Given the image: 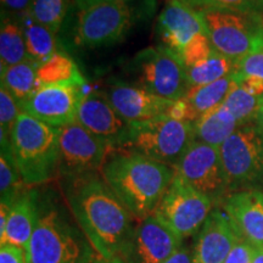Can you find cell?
Returning a JSON list of instances; mask_svg holds the SVG:
<instances>
[{
  "label": "cell",
  "mask_w": 263,
  "mask_h": 263,
  "mask_svg": "<svg viewBox=\"0 0 263 263\" xmlns=\"http://www.w3.org/2000/svg\"><path fill=\"white\" fill-rule=\"evenodd\" d=\"M62 189L76 221L99 257L121 259L136 227L132 213L103 176L91 172L65 177Z\"/></svg>",
  "instance_id": "6da1fadb"
},
{
  "label": "cell",
  "mask_w": 263,
  "mask_h": 263,
  "mask_svg": "<svg viewBox=\"0 0 263 263\" xmlns=\"http://www.w3.org/2000/svg\"><path fill=\"white\" fill-rule=\"evenodd\" d=\"M174 174L173 167L129 151L108 157L101 168L105 182L138 221L153 215Z\"/></svg>",
  "instance_id": "7a4b0ae2"
},
{
  "label": "cell",
  "mask_w": 263,
  "mask_h": 263,
  "mask_svg": "<svg viewBox=\"0 0 263 263\" xmlns=\"http://www.w3.org/2000/svg\"><path fill=\"white\" fill-rule=\"evenodd\" d=\"M10 141L26 185L44 184L59 174V128L21 112L12 128Z\"/></svg>",
  "instance_id": "3957f363"
},
{
  "label": "cell",
  "mask_w": 263,
  "mask_h": 263,
  "mask_svg": "<svg viewBox=\"0 0 263 263\" xmlns=\"http://www.w3.org/2000/svg\"><path fill=\"white\" fill-rule=\"evenodd\" d=\"M27 263H93V246L55 205L39 200L37 224L26 249Z\"/></svg>",
  "instance_id": "277c9868"
},
{
  "label": "cell",
  "mask_w": 263,
  "mask_h": 263,
  "mask_svg": "<svg viewBox=\"0 0 263 263\" xmlns=\"http://www.w3.org/2000/svg\"><path fill=\"white\" fill-rule=\"evenodd\" d=\"M195 141L194 123L170 115L129 123V132L121 151L140 154L174 167Z\"/></svg>",
  "instance_id": "5b68a950"
},
{
  "label": "cell",
  "mask_w": 263,
  "mask_h": 263,
  "mask_svg": "<svg viewBox=\"0 0 263 263\" xmlns=\"http://www.w3.org/2000/svg\"><path fill=\"white\" fill-rule=\"evenodd\" d=\"M212 47L238 62L263 45V16L226 9L199 10Z\"/></svg>",
  "instance_id": "8992f818"
},
{
  "label": "cell",
  "mask_w": 263,
  "mask_h": 263,
  "mask_svg": "<svg viewBox=\"0 0 263 263\" xmlns=\"http://www.w3.org/2000/svg\"><path fill=\"white\" fill-rule=\"evenodd\" d=\"M229 192L263 185V134L256 122L240 126L219 146Z\"/></svg>",
  "instance_id": "52a82bcc"
},
{
  "label": "cell",
  "mask_w": 263,
  "mask_h": 263,
  "mask_svg": "<svg viewBox=\"0 0 263 263\" xmlns=\"http://www.w3.org/2000/svg\"><path fill=\"white\" fill-rule=\"evenodd\" d=\"M132 68L140 87L161 98L178 101L189 93L186 67L171 49L157 45L138 52Z\"/></svg>",
  "instance_id": "ba28073f"
},
{
  "label": "cell",
  "mask_w": 263,
  "mask_h": 263,
  "mask_svg": "<svg viewBox=\"0 0 263 263\" xmlns=\"http://www.w3.org/2000/svg\"><path fill=\"white\" fill-rule=\"evenodd\" d=\"M74 42L78 47L99 49L116 44L126 37L134 21L127 2H108L77 9Z\"/></svg>",
  "instance_id": "9c48e42d"
},
{
  "label": "cell",
  "mask_w": 263,
  "mask_h": 263,
  "mask_svg": "<svg viewBox=\"0 0 263 263\" xmlns=\"http://www.w3.org/2000/svg\"><path fill=\"white\" fill-rule=\"evenodd\" d=\"M213 206L209 197L174 174L153 216L183 240L201 229Z\"/></svg>",
  "instance_id": "30bf717a"
},
{
  "label": "cell",
  "mask_w": 263,
  "mask_h": 263,
  "mask_svg": "<svg viewBox=\"0 0 263 263\" xmlns=\"http://www.w3.org/2000/svg\"><path fill=\"white\" fill-rule=\"evenodd\" d=\"M174 173L194 189L217 203L228 196L229 188L219 147L195 140L173 167Z\"/></svg>",
  "instance_id": "8fae6325"
},
{
  "label": "cell",
  "mask_w": 263,
  "mask_h": 263,
  "mask_svg": "<svg viewBox=\"0 0 263 263\" xmlns=\"http://www.w3.org/2000/svg\"><path fill=\"white\" fill-rule=\"evenodd\" d=\"M87 93L85 80L42 85L20 104V108L42 122L60 128L76 122L78 107Z\"/></svg>",
  "instance_id": "7c38bea8"
},
{
  "label": "cell",
  "mask_w": 263,
  "mask_h": 263,
  "mask_svg": "<svg viewBox=\"0 0 263 263\" xmlns=\"http://www.w3.org/2000/svg\"><path fill=\"white\" fill-rule=\"evenodd\" d=\"M60 129L61 178L97 172L103 168L111 147L103 139L94 136L78 122L66 124Z\"/></svg>",
  "instance_id": "4fadbf2b"
},
{
  "label": "cell",
  "mask_w": 263,
  "mask_h": 263,
  "mask_svg": "<svg viewBox=\"0 0 263 263\" xmlns=\"http://www.w3.org/2000/svg\"><path fill=\"white\" fill-rule=\"evenodd\" d=\"M76 122L103 139L112 150L122 149L129 132V123L117 112L105 93L95 90L88 91L82 99Z\"/></svg>",
  "instance_id": "5bb4252c"
},
{
  "label": "cell",
  "mask_w": 263,
  "mask_h": 263,
  "mask_svg": "<svg viewBox=\"0 0 263 263\" xmlns=\"http://www.w3.org/2000/svg\"><path fill=\"white\" fill-rule=\"evenodd\" d=\"M180 241L151 215L134 228L121 259L124 263H164L180 248Z\"/></svg>",
  "instance_id": "9a60e30c"
},
{
  "label": "cell",
  "mask_w": 263,
  "mask_h": 263,
  "mask_svg": "<svg viewBox=\"0 0 263 263\" xmlns=\"http://www.w3.org/2000/svg\"><path fill=\"white\" fill-rule=\"evenodd\" d=\"M156 32L163 47L182 58L185 48L194 38L207 34L199 10L193 9L183 0H170L156 24Z\"/></svg>",
  "instance_id": "2e32d148"
},
{
  "label": "cell",
  "mask_w": 263,
  "mask_h": 263,
  "mask_svg": "<svg viewBox=\"0 0 263 263\" xmlns=\"http://www.w3.org/2000/svg\"><path fill=\"white\" fill-rule=\"evenodd\" d=\"M108 101L128 123L170 115L176 101L150 93L139 84L117 82L105 91Z\"/></svg>",
  "instance_id": "e0dca14e"
},
{
  "label": "cell",
  "mask_w": 263,
  "mask_h": 263,
  "mask_svg": "<svg viewBox=\"0 0 263 263\" xmlns=\"http://www.w3.org/2000/svg\"><path fill=\"white\" fill-rule=\"evenodd\" d=\"M240 239L241 236L227 213L213 209L200 229L193 263H224Z\"/></svg>",
  "instance_id": "ac0fdd59"
},
{
  "label": "cell",
  "mask_w": 263,
  "mask_h": 263,
  "mask_svg": "<svg viewBox=\"0 0 263 263\" xmlns=\"http://www.w3.org/2000/svg\"><path fill=\"white\" fill-rule=\"evenodd\" d=\"M223 210L238 230L241 239L254 246H263V193L242 190L229 194Z\"/></svg>",
  "instance_id": "d6986e66"
},
{
  "label": "cell",
  "mask_w": 263,
  "mask_h": 263,
  "mask_svg": "<svg viewBox=\"0 0 263 263\" xmlns=\"http://www.w3.org/2000/svg\"><path fill=\"white\" fill-rule=\"evenodd\" d=\"M235 84L236 82L232 73L215 83L190 89L185 97L176 101L170 116L193 123L196 122L205 115L221 106Z\"/></svg>",
  "instance_id": "ffe728a7"
},
{
  "label": "cell",
  "mask_w": 263,
  "mask_h": 263,
  "mask_svg": "<svg viewBox=\"0 0 263 263\" xmlns=\"http://www.w3.org/2000/svg\"><path fill=\"white\" fill-rule=\"evenodd\" d=\"M38 209V193L35 190H25L10 210L5 233L0 238V245H14L26 251L37 224Z\"/></svg>",
  "instance_id": "44dd1931"
},
{
  "label": "cell",
  "mask_w": 263,
  "mask_h": 263,
  "mask_svg": "<svg viewBox=\"0 0 263 263\" xmlns=\"http://www.w3.org/2000/svg\"><path fill=\"white\" fill-rule=\"evenodd\" d=\"M239 127L234 115L221 105L194 122L195 140L219 147Z\"/></svg>",
  "instance_id": "7402d4cb"
},
{
  "label": "cell",
  "mask_w": 263,
  "mask_h": 263,
  "mask_svg": "<svg viewBox=\"0 0 263 263\" xmlns=\"http://www.w3.org/2000/svg\"><path fill=\"white\" fill-rule=\"evenodd\" d=\"M28 60L21 21L17 15L2 10L0 22V70Z\"/></svg>",
  "instance_id": "603a6c76"
},
{
  "label": "cell",
  "mask_w": 263,
  "mask_h": 263,
  "mask_svg": "<svg viewBox=\"0 0 263 263\" xmlns=\"http://www.w3.org/2000/svg\"><path fill=\"white\" fill-rule=\"evenodd\" d=\"M22 29L27 48L28 60L34 64L41 65L47 61L51 55L58 50L57 34L50 29L41 24H38L34 18L29 15V12L20 15Z\"/></svg>",
  "instance_id": "cb8c5ba5"
},
{
  "label": "cell",
  "mask_w": 263,
  "mask_h": 263,
  "mask_svg": "<svg viewBox=\"0 0 263 263\" xmlns=\"http://www.w3.org/2000/svg\"><path fill=\"white\" fill-rule=\"evenodd\" d=\"M22 180L12 153L10 138L0 134V199L3 203L14 205L17 197L25 192Z\"/></svg>",
  "instance_id": "d4e9b609"
},
{
  "label": "cell",
  "mask_w": 263,
  "mask_h": 263,
  "mask_svg": "<svg viewBox=\"0 0 263 263\" xmlns=\"http://www.w3.org/2000/svg\"><path fill=\"white\" fill-rule=\"evenodd\" d=\"M38 65L26 60L2 68V85L17 100L18 105L38 89Z\"/></svg>",
  "instance_id": "484cf974"
},
{
  "label": "cell",
  "mask_w": 263,
  "mask_h": 263,
  "mask_svg": "<svg viewBox=\"0 0 263 263\" xmlns=\"http://www.w3.org/2000/svg\"><path fill=\"white\" fill-rule=\"evenodd\" d=\"M235 70V62L229 58L219 54L217 50L202 61L186 67V76L190 89L215 83L227 76L232 74Z\"/></svg>",
  "instance_id": "4316f807"
},
{
  "label": "cell",
  "mask_w": 263,
  "mask_h": 263,
  "mask_svg": "<svg viewBox=\"0 0 263 263\" xmlns=\"http://www.w3.org/2000/svg\"><path fill=\"white\" fill-rule=\"evenodd\" d=\"M37 74L39 87L84 80L73 59L62 51H57L47 61L38 65Z\"/></svg>",
  "instance_id": "83f0119b"
},
{
  "label": "cell",
  "mask_w": 263,
  "mask_h": 263,
  "mask_svg": "<svg viewBox=\"0 0 263 263\" xmlns=\"http://www.w3.org/2000/svg\"><path fill=\"white\" fill-rule=\"evenodd\" d=\"M222 105L234 115L240 126H244L256 122L259 107L263 105V97L250 93L236 83Z\"/></svg>",
  "instance_id": "f1b7e54d"
},
{
  "label": "cell",
  "mask_w": 263,
  "mask_h": 263,
  "mask_svg": "<svg viewBox=\"0 0 263 263\" xmlns=\"http://www.w3.org/2000/svg\"><path fill=\"white\" fill-rule=\"evenodd\" d=\"M72 0H32L28 12L38 24L58 34L67 18Z\"/></svg>",
  "instance_id": "f546056e"
},
{
  "label": "cell",
  "mask_w": 263,
  "mask_h": 263,
  "mask_svg": "<svg viewBox=\"0 0 263 263\" xmlns=\"http://www.w3.org/2000/svg\"><path fill=\"white\" fill-rule=\"evenodd\" d=\"M195 10L226 9L263 16V0H183Z\"/></svg>",
  "instance_id": "4dcf8cb0"
},
{
  "label": "cell",
  "mask_w": 263,
  "mask_h": 263,
  "mask_svg": "<svg viewBox=\"0 0 263 263\" xmlns=\"http://www.w3.org/2000/svg\"><path fill=\"white\" fill-rule=\"evenodd\" d=\"M17 100L0 85V134L10 138L12 128L21 114Z\"/></svg>",
  "instance_id": "1f68e13d"
},
{
  "label": "cell",
  "mask_w": 263,
  "mask_h": 263,
  "mask_svg": "<svg viewBox=\"0 0 263 263\" xmlns=\"http://www.w3.org/2000/svg\"><path fill=\"white\" fill-rule=\"evenodd\" d=\"M233 77L235 81L250 77L263 81V45L256 51L236 62Z\"/></svg>",
  "instance_id": "d6a6232c"
},
{
  "label": "cell",
  "mask_w": 263,
  "mask_h": 263,
  "mask_svg": "<svg viewBox=\"0 0 263 263\" xmlns=\"http://www.w3.org/2000/svg\"><path fill=\"white\" fill-rule=\"evenodd\" d=\"M213 50H215V48L212 47L209 35L200 34L194 38L188 47L185 48L182 60L184 61L185 67H189V66L195 65L197 62L202 61L203 59L210 57Z\"/></svg>",
  "instance_id": "836d02e7"
},
{
  "label": "cell",
  "mask_w": 263,
  "mask_h": 263,
  "mask_svg": "<svg viewBox=\"0 0 263 263\" xmlns=\"http://www.w3.org/2000/svg\"><path fill=\"white\" fill-rule=\"evenodd\" d=\"M255 255V246L244 239H240L230 250L224 263H252Z\"/></svg>",
  "instance_id": "e575fe53"
},
{
  "label": "cell",
  "mask_w": 263,
  "mask_h": 263,
  "mask_svg": "<svg viewBox=\"0 0 263 263\" xmlns=\"http://www.w3.org/2000/svg\"><path fill=\"white\" fill-rule=\"evenodd\" d=\"M0 263H27L26 251L14 245H2V248H0Z\"/></svg>",
  "instance_id": "d590c367"
},
{
  "label": "cell",
  "mask_w": 263,
  "mask_h": 263,
  "mask_svg": "<svg viewBox=\"0 0 263 263\" xmlns=\"http://www.w3.org/2000/svg\"><path fill=\"white\" fill-rule=\"evenodd\" d=\"M31 4L32 0H2V10L20 16L28 11Z\"/></svg>",
  "instance_id": "8d00e7d4"
},
{
  "label": "cell",
  "mask_w": 263,
  "mask_h": 263,
  "mask_svg": "<svg viewBox=\"0 0 263 263\" xmlns=\"http://www.w3.org/2000/svg\"><path fill=\"white\" fill-rule=\"evenodd\" d=\"M164 263H193V256L190 255L188 249L180 246Z\"/></svg>",
  "instance_id": "74e56055"
},
{
  "label": "cell",
  "mask_w": 263,
  "mask_h": 263,
  "mask_svg": "<svg viewBox=\"0 0 263 263\" xmlns=\"http://www.w3.org/2000/svg\"><path fill=\"white\" fill-rule=\"evenodd\" d=\"M74 5L77 9H84L88 6L99 4V3H108V2H128V0H73Z\"/></svg>",
  "instance_id": "f35d334b"
},
{
  "label": "cell",
  "mask_w": 263,
  "mask_h": 263,
  "mask_svg": "<svg viewBox=\"0 0 263 263\" xmlns=\"http://www.w3.org/2000/svg\"><path fill=\"white\" fill-rule=\"evenodd\" d=\"M252 263H263V246H255V255Z\"/></svg>",
  "instance_id": "ab89813d"
},
{
  "label": "cell",
  "mask_w": 263,
  "mask_h": 263,
  "mask_svg": "<svg viewBox=\"0 0 263 263\" xmlns=\"http://www.w3.org/2000/svg\"><path fill=\"white\" fill-rule=\"evenodd\" d=\"M256 124H257L259 129H261L262 134H263V105L259 107L258 112H257V117H256Z\"/></svg>",
  "instance_id": "60d3db41"
},
{
  "label": "cell",
  "mask_w": 263,
  "mask_h": 263,
  "mask_svg": "<svg viewBox=\"0 0 263 263\" xmlns=\"http://www.w3.org/2000/svg\"><path fill=\"white\" fill-rule=\"evenodd\" d=\"M93 263H124L122 259L120 258H115V259H104L101 257H99L95 259V261Z\"/></svg>",
  "instance_id": "b9f144b4"
}]
</instances>
